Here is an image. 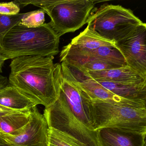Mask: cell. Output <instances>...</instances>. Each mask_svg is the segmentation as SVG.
Returning a JSON list of instances; mask_svg holds the SVG:
<instances>
[{"label": "cell", "instance_id": "6", "mask_svg": "<svg viewBox=\"0 0 146 146\" xmlns=\"http://www.w3.org/2000/svg\"><path fill=\"white\" fill-rule=\"evenodd\" d=\"M43 115L48 128L60 131L78 146H101L97 131L90 129L75 117L60 91L56 101L45 108Z\"/></svg>", "mask_w": 146, "mask_h": 146}, {"label": "cell", "instance_id": "7", "mask_svg": "<svg viewBox=\"0 0 146 146\" xmlns=\"http://www.w3.org/2000/svg\"><path fill=\"white\" fill-rule=\"evenodd\" d=\"M146 24L143 23L125 37L115 43L126 66L146 78Z\"/></svg>", "mask_w": 146, "mask_h": 146}, {"label": "cell", "instance_id": "2", "mask_svg": "<svg viewBox=\"0 0 146 146\" xmlns=\"http://www.w3.org/2000/svg\"><path fill=\"white\" fill-rule=\"evenodd\" d=\"M59 40L48 23L36 28L18 23L0 34V54L5 61L25 56L54 57L59 52Z\"/></svg>", "mask_w": 146, "mask_h": 146}, {"label": "cell", "instance_id": "12", "mask_svg": "<svg viewBox=\"0 0 146 146\" xmlns=\"http://www.w3.org/2000/svg\"><path fill=\"white\" fill-rule=\"evenodd\" d=\"M101 146H145L146 132L115 127L96 131Z\"/></svg>", "mask_w": 146, "mask_h": 146}, {"label": "cell", "instance_id": "14", "mask_svg": "<svg viewBox=\"0 0 146 146\" xmlns=\"http://www.w3.org/2000/svg\"><path fill=\"white\" fill-rule=\"evenodd\" d=\"M95 81L120 98L146 104V83L131 84Z\"/></svg>", "mask_w": 146, "mask_h": 146}, {"label": "cell", "instance_id": "26", "mask_svg": "<svg viewBox=\"0 0 146 146\" xmlns=\"http://www.w3.org/2000/svg\"><path fill=\"white\" fill-rule=\"evenodd\" d=\"M5 60L1 57V55L0 54V73L2 72V67L5 64Z\"/></svg>", "mask_w": 146, "mask_h": 146}, {"label": "cell", "instance_id": "9", "mask_svg": "<svg viewBox=\"0 0 146 146\" xmlns=\"http://www.w3.org/2000/svg\"><path fill=\"white\" fill-rule=\"evenodd\" d=\"M48 129L45 117L36 106L31 109L29 121L19 135H1L16 146H48Z\"/></svg>", "mask_w": 146, "mask_h": 146}, {"label": "cell", "instance_id": "8", "mask_svg": "<svg viewBox=\"0 0 146 146\" xmlns=\"http://www.w3.org/2000/svg\"><path fill=\"white\" fill-rule=\"evenodd\" d=\"M62 74L85 92L91 100H98L110 103H123L146 107V104L123 99L90 77L78 67L61 62Z\"/></svg>", "mask_w": 146, "mask_h": 146}, {"label": "cell", "instance_id": "5", "mask_svg": "<svg viewBox=\"0 0 146 146\" xmlns=\"http://www.w3.org/2000/svg\"><path fill=\"white\" fill-rule=\"evenodd\" d=\"M143 23L130 9L119 5H103L91 11L87 27L103 39L115 43Z\"/></svg>", "mask_w": 146, "mask_h": 146}, {"label": "cell", "instance_id": "18", "mask_svg": "<svg viewBox=\"0 0 146 146\" xmlns=\"http://www.w3.org/2000/svg\"><path fill=\"white\" fill-rule=\"evenodd\" d=\"M45 13L41 9L25 13L19 24L28 28L39 27L45 23Z\"/></svg>", "mask_w": 146, "mask_h": 146}, {"label": "cell", "instance_id": "22", "mask_svg": "<svg viewBox=\"0 0 146 146\" xmlns=\"http://www.w3.org/2000/svg\"><path fill=\"white\" fill-rule=\"evenodd\" d=\"M20 7L13 2L0 3V15H16L20 11Z\"/></svg>", "mask_w": 146, "mask_h": 146}, {"label": "cell", "instance_id": "23", "mask_svg": "<svg viewBox=\"0 0 146 146\" xmlns=\"http://www.w3.org/2000/svg\"><path fill=\"white\" fill-rule=\"evenodd\" d=\"M10 85L7 78L0 75V91Z\"/></svg>", "mask_w": 146, "mask_h": 146}, {"label": "cell", "instance_id": "21", "mask_svg": "<svg viewBox=\"0 0 146 146\" xmlns=\"http://www.w3.org/2000/svg\"><path fill=\"white\" fill-rule=\"evenodd\" d=\"M78 67H79L85 70L90 71H100L106 70L116 69V68L123 67L110 64L107 62H104V61L96 60V61H89L85 63L82 66Z\"/></svg>", "mask_w": 146, "mask_h": 146}, {"label": "cell", "instance_id": "4", "mask_svg": "<svg viewBox=\"0 0 146 146\" xmlns=\"http://www.w3.org/2000/svg\"><path fill=\"white\" fill-rule=\"evenodd\" d=\"M87 105L93 130L115 127L146 132V107L91 100Z\"/></svg>", "mask_w": 146, "mask_h": 146}, {"label": "cell", "instance_id": "19", "mask_svg": "<svg viewBox=\"0 0 146 146\" xmlns=\"http://www.w3.org/2000/svg\"><path fill=\"white\" fill-rule=\"evenodd\" d=\"M48 146H79L72 139L60 131L49 128Z\"/></svg>", "mask_w": 146, "mask_h": 146}, {"label": "cell", "instance_id": "20", "mask_svg": "<svg viewBox=\"0 0 146 146\" xmlns=\"http://www.w3.org/2000/svg\"><path fill=\"white\" fill-rule=\"evenodd\" d=\"M25 13H19L16 15H0V34L11 29L21 21Z\"/></svg>", "mask_w": 146, "mask_h": 146}, {"label": "cell", "instance_id": "1", "mask_svg": "<svg viewBox=\"0 0 146 146\" xmlns=\"http://www.w3.org/2000/svg\"><path fill=\"white\" fill-rule=\"evenodd\" d=\"M54 57L25 56L13 59L9 84L45 108L58 100L62 78L61 64H54Z\"/></svg>", "mask_w": 146, "mask_h": 146}, {"label": "cell", "instance_id": "25", "mask_svg": "<svg viewBox=\"0 0 146 146\" xmlns=\"http://www.w3.org/2000/svg\"><path fill=\"white\" fill-rule=\"evenodd\" d=\"M0 146H16L7 141L2 135H0Z\"/></svg>", "mask_w": 146, "mask_h": 146}, {"label": "cell", "instance_id": "11", "mask_svg": "<svg viewBox=\"0 0 146 146\" xmlns=\"http://www.w3.org/2000/svg\"><path fill=\"white\" fill-rule=\"evenodd\" d=\"M60 91L63 94L75 117L89 129L94 130L86 102L87 94L63 74Z\"/></svg>", "mask_w": 146, "mask_h": 146}, {"label": "cell", "instance_id": "27", "mask_svg": "<svg viewBox=\"0 0 146 146\" xmlns=\"http://www.w3.org/2000/svg\"><path fill=\"white\" fill-rule=\"evenodd\" d=\"M1 134H2V133H1V131H0V135H1Z\"/></svg>", "mask_w": 146, "mask_h": 146}, {"label": "cell", "instance_id": "10", "mask_svg": "<svg viewBox=\"0 0 146 146\" xmlns=\"http://www.w3.org/2000/svg\"><path fill=\"white\" fill-rule=\"evenodd\" d=\"M66 60L68 64L77 67L89 61L96 60L107 62L121 67L126 66L123 54L115 46H103L87 52L69 50L66 54Z\"/></svg>", "mask_w": 146, "mask_h": 146}, {"label": "cell", "instance_id": "17", "mask_svg": "<svg viewBox=\"0 0 146 146\" xmlns=\"http://www.w3.org/2000/svg\"><path fill=\"white\" fill-rule=\"evenodd\" d=\"M30 110L17 111L0 117V131L2 134L19 135L29 121Z\"/></svg>", "mask_w": 146, "mask_h": 146}, {"label": "cell", "instance_id": "13", "mask_svg": "<svg viewBox=\"0 0 146 146\" xmlns=\"http://www.w3.org/2000/svg\"><path fill=\"white\" fill-rule=\"evenodd\" d=\"M79 68L94 80L126 84L146 83V78L141 76L127 66L125 67L100 71H90Z\"/></svg>", "mask_w": 146, "mask_h": 146}, {"label": "cell", "instance_id": "16", "mask_svg": "<svg viewBox=\"0 0 146 146\" xmlns=\"http://www.w3.org/2000/svg\"><path fill=\"white\" fill-rule=\"evenodd\" d=\"M0 106L12 110L24 111L31 110L36 105L15 87L10 85L0 91Z\"/></svg>", "mask_w": 146, "mask_h": 146}, {"label": "cell", "instance_id": "3", "mask_svg": "<svg viewBox=\"0 0 146 146\" xmlns=\"http://www.w3.org/2000/svg\"><path fill=\"white\" fill-rule=\"evenodd\" d=\"M13 2L19 7L32 5L40 7L50 17L48 24L59 38L87 23L95 5L91 0H17Z\"/></svg>", "mask_w": 146, "mask_h": 146}, {"label": "cell", "instance_id": "24", "mask_svg": "<svg viewBox=\"0 0 146 146\" xmlns=\"http://www.w3.org/2000/svg\"><path fill=\"white\" fill-rule=\"evenodd\" d=\"M17 111H19L9 109V108H7L5 107L0 106V117L15 112Z\"/></svg>", "mask_w": 146, "mask_h": 146}, {"label": "cell", "instance_id": "15", "mask_svg": "<svg viewBox=\"0 0 146 146\" xmlns=\"http://www.w3.org/2000/svg\"><path fill=\"white\" fill-rule=\"evenodd\" d=\"M68 46L82 52L93 51L103 46H115V42L103 39L90 30L88 27L72 40Z\"/></svg>", "mask_w": 146, "mask_h": 146}]
</instances>
